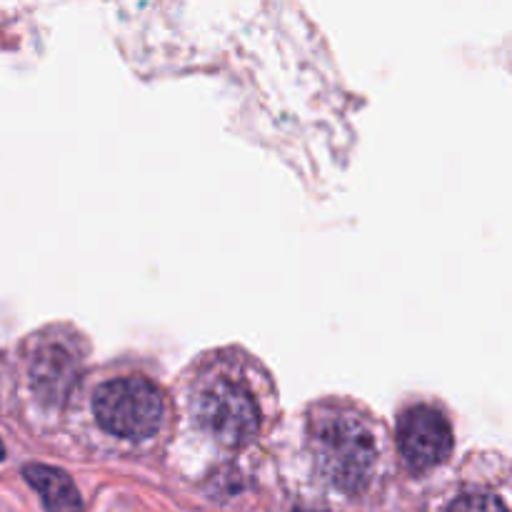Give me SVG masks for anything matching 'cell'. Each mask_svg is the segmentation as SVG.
Listing matches in <instances>:
<instances>
[{
	"label": "cell",
	"instance_id": "5b68a950",
	"mask_svg": "<svg viewBox=\"0 0 512 512\" xmlns=\"http://www.w3.org/2000/svg\"><path fill=\"white\" fill-rule=\"evenodd\" d=\"M25 480L40 495L45 512H83L78 488L60 470L48 468V465H28Z\"/></svg>",
	"mask_w": 512,
	"mask_h": 512
},
{
	"label": "cell",
	"instance_id": "277c9868",
	"mask_svg": "<svg viewBox=\"0 0 512 512\" xmlns=\"http://www.w3.org/2000/svg\"><path fill=\"white\" fill-rule=\"evenodd\" d=\"M398 448L408 468L423 473V470L438 468L450 458L453 430L438 410L418 405L400 418Z\"/></svg>",
	"mask_w": 512,
	"mask_h": 512
},
{
	"label": "cell",
	"instance_id": "8992f818",
	"mask_svg": "<svg viewBox=\"0 0 512 512\" xmlns=\"http://www.w3.org/2000/svg\"><path fill=\"white\" fill-rule=\"evenodd\" d=\"M448 512H508L505 503L490 493H468L460 495Z\"/></svg>",
	"mask_w": 512,
	"mask_h": 512
},
{
	"label": "cell",
	"instance_id": "3957f363",
	"mask_svg": "<svg viewBox=\"0 0 512 512\" xmlns=\"http://www.w3.org/2000/svg\"><path fill=\"white\" fill-rule=\"evenodd\" d=\"M195 415L205 433L225 448H243L258 435L260 410L248 388L230 380L210 385L195 403Z\"/></svg>",
	"mask_w": 512,
	"mask_h": 512
},
{
	"label": "cell",
	"instance_id": "7a4b0ae2",
	"mask_svg": "<svg viewBox=\"0 0 512 512\" xmlns=\"http://www.w3.org/2000/svg\"><path fill=\"white\" fill-rule=\"evenodd\" d=\"M93 413L110 435L145 440L158 433L165 403L160 390L143 378H118L95 393Z\"/></svg>",
	"mask_w": 512,
	"mask_h": 512
},
{
	"label": "cell",
	"instance_id": "6da1fadb",
	"mask_svg": "<svg viewBox=\"0 0 512 512\" xmlns=\"http://www.w3.org/2000/svg\"><path fill=\"white\" fill-rule=\"evenodd\" d=\"M310 445L325 478L345 493H358L375 468V443L363 420L323 413L310 425Z\"/></svg>",
	"mask_w": 512,
	"mask_h": 512
}]
</instances>
